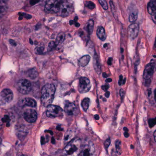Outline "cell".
<instances>
[{
  "label": "cell",
  "mask_w": 156,
  "mask_h": 156,
  "mask_svg": "<svg viewBox=\"0 0 156 156\" xmlns=\"http://www.w3.org/2000/svg\"><path fill=\"white\" fill-rule=\"evenodd\" d=\"M81 149V140L78 138L73 139L65 147L61 156H79Z\"/></svg>",
  "instance_id": "cell-1"
},
{
  "label": "cell",
  "mask_w": 156,
  "mask_h": 156,
  "mask_svg": "<svg viewBox=\"0 0 156 156\" xmlns=\"http://www.w3.org/2000/svg\"><path fill=\"white\" fill-rule=\"evenodd\" d=\"M55 92L53 84H46L41 90V100L44 106L48 107L52 103Z\"/></svg>",
  "instance_id": "cell-2"
},
{
  "label": "cell",
  "mask_w": 156,
  "mask_h": 156,
  "mask_svg": "<svg viewBox=\"0 0 156 156\" xmlns=\"http://www.w3.org/2000/svg\"><path fill=\"white\" fill-rule=\"evenodd\" d=\"M74 11V7L72 3L68 1H62L60 6L57 15L63 18L68 17Z\"/></svg>",
  "instance_id": "cell-3"
},
{
  "label": "cell",
  "mask_w": 156,
  "mask_h": 156,
  "mask_svg": "<svg viewBox=\"0 0 156 156\" xmlns=\"http://www.w3.org/2000/svg\"><path fill=\"white\" fill-rule=\"evenodd\" d=\"M17 87L20 93L26 95L28 94L31 91L32 89V84L28 80L23 79L20 80L18 81Z\"/></svg>",
  "instance_id": "cell-4"
},
{
  "label": "cell",
  "mask_w": 156,
  "mask_h": 156,
  "mask_svg": "<svg viewBox=\"0 0 156 156\" xmlns=\"http://www.w3.org/2000/svg\"><path fill=\"white\" fill-rule=\"evenodd\" d=\"M62 2V1H59V0L49 1L45 4V10L47 13H58Z\"/></svg>",
  "instance_id": "cell-5"
},
{
  "label": "cell",
  "mask_w": 156,
  "mask_h": 156,
  "mask_svg": "<svg viewBox=\"0 0 156 156\" xmlns=\"http://www.w3.org/2000/svg\"><path fill=\"white\" fill-rule=\"evenodd\" d=\"M63 113V109L60 107L51 105L47 107L46 115L49 118H55L62 116Z\"/></svg>",
  "instance_id": "cell-6"
},
{
  "label": "cell",
  "mask_w": 156,
  "mask_h": 156,
  "mask_svg": "<svg viewBox=\"0 0 156 156\" xmlns=\"http://www.w3.org/2000/svg\"><path fill=\"white\" fill-rule=\"evenodd\" d=\"M13 94L9 89H5L0 93V105H5L12 101Z\"/></svg>",
  "instance_id": "cell-7"
},
{
  "label": "cell",
  "mask_w": 156,
  "mask_h": 156,
  "mask_svg": "<svg viewBox=\"0 0 156 156\" xmlns=\"http://www.w3.org/2000/svg\"><path fill=\"white\" fill-rule=\"evenodd\" d=\"M95 151L94 143L92 141H89L82 148L81 147L79 156H95Z\"/></svg>",
  "instance_id": "cell-8"
},
{
  "label": "cell",
  "mask_w": 156,
  "mask_h": 156,
  "mask_svg": "<svg viewBox=\"0 0 156 156\" xmlns=\"http://www.w3.org/2000/svg\"><path fill=\"white\" fill-rule=\"evenodd\" d=\"M91 84L88 78L82 77L80 78L79 82L78 90L81 94L87 93L90 90Z\"/></svg>",
  "instance_id": "cell-9"
},
{
  "label": "cell",
  "mask_w": 156,
  "mask_h": 156,
  "mask_svg": "<svg viewBox=\"0 0 156 156\" xmlns=\"http://www.w3.org/2000/svg\"><path fill=\"white\" fill-rule=\"evenodd\" d=\"M24 119L27 122L30 123L35 122L37 118L36 111L33 109H27L23 114Z\"/></svg>",
  "instance_id": "cell-10"
},
{
  "label": "cell",
  "mask_w": 156,
  "mask_h": 156,
  "mask_svg": "<svg viewBox=\"0 0 156 156\" xmlns=\"http://www.w3.org/2000/svg\"><path fill=\"white\" fill-rule=\"evenodd\" d=\"M155 63L151 62L148 64L144 70L143 78L145 80H150L153 76L154 73V68H155Z\"/></svg>",
  "instance_id": "cell-11"
},
{
  "label": "cell",
  "mask_w": 156,
  "mask_h": 156,
  "mask_svg": "<svg viewBox=\"0 0 156 156\" xmlns=\"http://www.w3.org/2000/svg\"><path fill=\"white\" fill-rule=\"evenodd\" d=\"M64 110L65 113L69 115H76L78 112V108L75 104L68 101H65Z\"/></svg>",
  "instance_id": "cell-12"
},
{
  "label": "cell",
  "mask_w": 156,
  "mask_h": 156,
  "mask_svg": "<svg viewBox=\"0 0 156 156\" xmlns=\"http://www.w3.org/2000/svg\"><path fill=\"white\" fill-rule=\"evenodd\" d=\"M139 28V26L136 23H133L129 26L128 28V33L130 38L134 39L138 35Z\"/></svg>",
  "instance_id": "cell-13"
},
{
  "label": "cell",
  "mask_w": 156,
  "mask_h": 156,
  "mask_svg": "<svg viewBox=\"0 0 156 156\" xmlns=\"http://www.w3.org/2000/svg\"><path fill=\"white\" fill-rule=\"evenodd\" d=\"M148 10L149 13L152 16H156V1H151L148 5Z\"/></svg>",
  "instance_id": "cell-14"
},
{
  "label": "cell",
  "mask_w": 156,
  "mask_h": 156,
  "mask_svg": "<svg viewBox=\"0 0 156 156\" xmlns=\"http://www.w3.org/2000/svg\"><path fill=\"white\" fill-rule=\"evenodd\" d=\"M76 132L75 131L72 130H70L66 132L64 137V141L65 143L71 141L75 137Z\"/></svg>",
  "instance_id": "cell-15"
},
{
  "label": "cell",
  "mask_w": 156,
  "mask_h": 156,
  "mask_svg": "<svg viewBox=\"0 0 156 156\" xmlns=\"http://www.w3.org/2000/svg\"><path fill=\"white\" fill-rule=\"evenodd\" d=\"M97 35L98 37L100 40L104 41L106 38L105 31L104 28L102 26H99L97 30Z\"/></svg>",
  "instance_id": "cell-16"
},
{
  "label": "cell",
  "mask_w": 156,
  "mask_h": 156,
  "mask_svg": "<svg viewBox=\"0 0 156 156\" xmlns=\"http://www.w3.org/2000/svg\"><path fill=\"white\" fill-rule=\"evenodd\" d=\"M23 103L25 105L30 107H35L37 106V103L35 99L30 98H25L23 100Z\"/></svg>",
  "instance_id": "cell-17"
},
{
  "label": "cell",
  "mask_w": 156,
  "mask_h": 156,
  "mask_svg": "<svg viewBox=\"0 0 156 156\" xmlns=\"http://www.w3.org/2000/svg\"><path fill=\"white\" fill-rule=\"evenodd\" d=\"M90 57L89 55H85L82 56L79 60V65L81 67H84L88 64L90 61Z\"/></svg>",
  "instance_id": "cell-18"
},
{
  "label": "cell",
  "mask_w": 156,
  "mask_h": 156,
  "mask_svg": "<svg viewBox=\"0 0 156 156\" xmlns=\"http://www.w3.org/2000/svg\"><path fill=\"white\" fill-rule=\"evenodd\" d=\"M94 65L96 71L99 75L101 73V68L96 54L95 55V57H94Z\"/></svg>",
  "instance_id": "cell-19"
},
{
  "label": "cell",
  "mask_w": 156,
  "mask_h": 156,
  "mask_svg": "<svg viewBox=\"0 0 156 156\" xmlns=\"http://www.w3.org/2000/svg\"><path fill=\"white\" fill-rule=\"evenodd\" d=\"M94 25H95V23H94V21L92 20L89 21L88 23H87V31H88L89 35H91L93 33V30H94Z\"/></svg>",
  "instance_id": "cell-20"
},
{
  "label": "cell",
  "mask_w": 156,
  "mask_h": 156,
  "mask_svg": "<svg viewBox=\"0 0 156 156\" xmlns=\"http://www.w3.org/2000/svg\"><path fill=\"white\" fill-rule=\"evenodd\" d=\"M138 18V11H133L130 13L129 15V21L131 23H133L136 21Z\"/></svg>",
  "instance_id": "cell-21"
},
{
  "label": "cell",
  "mask_w": 156,
  "mask_h": 156,
  "mask_svg": "<svg viewBox=\"0 0 156 156\" xmlns=\"http://www.w3.org/2000/svg\"><path fill=\"white\" fill-rule=\"evenodd\" d=\"M90 100L89 98H85L81 102V106H82V108L83 110L85 111H87L88 110V108L89 106V105H90Z\"/></svg>",
  "instance_id": "cell-22"
},
{
  "label": "cell",
  "mask_w": 156,
  "mask_h": 156,
  "mask_svg": "<svg viewBox=\"0 0 156 156\" xmlns=\"http://www.w3.org/2000/svg\"><path fill=\"white\" fill-rule=\"evenodd\" d=\"M65 38V35L64 33H60L59 35H57L56 38V41L55 42V44L56 45H58L59 44H61Z\"/></svg>",
  "instance_id": "cell-23"
},
{
  "label": "cell",
  "mask_w": 156,
  "mask_h": 156,
  "mask_svg": "<svg viewBox=\"0 0 156 156\" xmlns=\"http://www.w3.org/2000/svg\"><path fill=\"white\" fill-rule=\"evenodd\" d=\"M28 76L32 79H35L38 77V72L36 70L31 69L28 72Z\"/></svg>",
  "instance_id": "cell-24"
},
{
  "label": "cell",
  "mask_w": 156,
  "mask_h": 156,
  "mask_svg": "<svg viewBox=\"0 0 156 156\" xmlns=\"http://www.w3.org/2000/svg\"><path fill=\"white\" fill-rule=\"evenodd\" d=\"M115 147H116V151L118 154L120 155L122 152L121 144L120 140H117L115 141Z\"/></svg>",
  "instance_id": "cell-25"
},
{
  "label": "cell",
  "mask_w": 156,
  "mask_h": 156,
  "mask_svg": "<svg viewBox=\"0 0 156 156\" xmlns=\"http://www.w3.org/2000/svg\"><path fill=\"white\" fill-rule=\"evenodd\" d=\"M6 6L2 2H0V18H1L4 15L6 11Z\"/></svg>",
  "instance_id": "cell-26"
},
{
  "label": "cell",
  "mask_w": 156,
  "mask_h": 156,
  "mask_svg": "<svg viewBox=\"0 0 156 156\" xmlns=\"http://www.w3.org/2000/svg\"><path fill=\"white\" fill-rule=\"evenodd\" d=\"M109 4H110L112 12L113 14L114 17L116 18V17H115V15H116V9H115V7L113 2L112 1H110L109 2Z\"/></svg>",
  "instance_id": "cell-27"
},
{
  "label": "cell",
  "mask_w": 156,
  "mask_h": 156,
  "mask_svg": "<svg viewBox=\"0 0 156 156\" xmlns=\"http://www.w3.org/2000/svg\"><path fill=\"white\" fill-rule=\"evenodd\" d=\"M86 7L88 8L89 9L93 10L95 7V3H93L92 2H87L85 4Z\"/></svg>",
  "instance_id": "cell-28"
},
{
  "label": "cell",
  "mask_w": 156,
  "mask_h": 156,
  "mask_svg": "<svg viewBox=\"0 0 156 156\" xmlns=\"http://www.w3.org/2000/svg\"><path fill=\"white\" fill-rule=\"evenodd\" d=\"M99 2L104 9H105V10H108V6L107 3L106 1H105V0H100V1H99Z\"/></svg>",
  "instance_id": "cell-29"
},
{
  "label": "cell",
  "mask_w": 156,
  "mask_h": 156,
  "mask_svg": "<svg viewBox=\"0 0 156 156\" xmlns=\"http://www.w3.org/2000/svg\"><path fill=\"white\" fill-rule=\"evenodd\" d=\"M43 51H44V48L41 47V46L37 47L36 49H35L36 53L37 54H42Z\"/></svg>",
  "instance_id": "cell-30"
},
{
  "label": "cell",
  "mask_w": 156,
  "mask_h": 156,
  "mask_svg": "<svg viewBox=\"0 0 156 156\" xmlns=\"http://www.w3.org/2000/svg\"><path fill=\"white\" fill-rule=\"evenodd\" d=\"M156 124V120L155 119H151L149 121V124L151 127H153Z\"/></svg>",
  "instance_id": "cell-31"
},
{
  "label": "cell",
  "mask_w": 156,
  "mask_h": 156,
  "mask_svg": "<svg viewBox=\"0 0 156 156\" xmlns=\"http://www.w3.org/2000/svg\"><path fill=\"white\" fill-rule=\"evenodd\" d=\"M110 144V139L108 138L107 140H106L105 142V147L106 149H107L108 147H109V145Z\"/></svg>",
  "instance_id": "cell-32"
},
{
  "label": "cell",
  "mask_w": 156,
  "mask_h": 156,
  "mask_svg": "<svg viewBox=\"0 0 156 156\" xmlns=\"http://www.w3.org/2000/svg\"><path fill=\"white\" fill-rule=\"evenodd\" d=\"M56 45H55V42L52 41V42H50L49 44V47L50 49H53V48H55L56 46Z\"/></svg>",
  "instance_id": "cell-33"
},
{
  "label": "cell",
  "mask_w": 156,
  "mask_h": 156,
  "mask_svg": "<svg viewBox=\"0 0 156 156\" xmlns=\"http://www.w3.org/2000/svg\"><path fill=\"white\" fill-rule=\"evenodd\" d=\"M108 88H109V86L108 84H106V85H103L102 86V89H103L105 91H107Z\"/></svg>",
  "instance_id": "cell-34"
},
{
  "label": "cell",
  "mask_w": 156,
  "mask_h": 156,
  "mask_svg": "<svg viewBox=\"0 0 156 156\" xmlns=\"http://www.w3.org/2000/svg\"><path fill=\"white\" fill-rule=\"evenodd\" d=\"M145 85L146 86H149L151 83V79L145 80Z\"/></svg>",
  "instance_id": "cell-35"
},
{
  "label": "cell",
  "mask_w": 156,
  "mask_h": 156,
  "mask_svg": "<svg viewBox=\"0 0 156 156\" xmlns=\"http://www.w3.org/2000/svg\"><path fill=\"white\" fill-rule=\"evenodd\" d=\"M123 80V79L122 76L121 75V76H120V79H119V85H120V86H121Z\"/></svg>",
  "instance_id": "cell-36"
},
{
  "label": "cell",
  "mask_w": 156,
  "mask_h": 156,
  "mask_svg": "<svg viewBox=\"0 0 156 156\" xmlns=\"http://www.w3.org/2000/svg\"><path fill=\"white\" fill-rule=\"evenodd\" d=\"M3 122L2 121V119L1 117H0V130L2 128V126H3Z\"/></svg>",
  "instance_id": "cell-37"
},
{
  "label": "cell",
  "mask_w": 156,
  "mask_h": 156,
  "mask_svg": "<svg viewBox=\"0 0 156 156\" xmlns=\"http://www.w3.org/2000/svg\"><path fill=\"white\" fill-rule=\"evenodd\" d=\"M120 95H121V97L122 98L124 96V91L123 89H121V90H120Z\"/></svg>",
  "instance_id": "cell-38"
},
{
  "label": "cell",
  "mask_w": 156,
  "mask_h": 156,
  "mask_svg": "<svg viewBox=\"0 0 156 156\" xmlns=\"http://www.w3.org/2000/svg\"><path fill=\"white\" fill-rule=\"evenodd\" d=\"M112 59L111 58H109V59H108V63L109 65H111V63H112Z\"/></svg>",
  "instance_id": "cell-39"
},
{
  "label": "cell",
  "mask_w": 156,
  "mask_h": 156,
  "mask_svg": "<svg viewBox=\"0 0 156 156\" xmlns=\"http://www.w3.org/2000/svg\"><path fill=\"white\" fill-rule=\"evenodd\" d=\"M124 136L125 138H128L129 136V133H128V131H125L124 133Z\"/></svg>",
  "instance_id": "cell-40"
},
{
  "label": "cell",
  "mask_w": 156,
  "mask_h": 156,
  "mask_svg": "<svg viewBox=\"0 0 156 156\" xmlns=\"http://www.w3.org/2000/svg\"><path fill=\"white\" fill-rule=\"evenodd\" d=\"M105 95L106 97L108 98L109 97V95H110V93L108 91H106Z\"/></svg>",
  "instance_id": "cell-41"
},
{
  "label": "cell",
  "mask_w": 156,
  "mask_h": 156,
  "mask_svg": "<svg viewBox=\"0 0 156 156\" xmlns=\"http://www.w3.org/2000/svg\"><path fill=\"white\" fill-rule=\"evenodd\" d=\"M112 81V79L110 78H109L107 79L106 80V82H111V81Z\"/></svg>",
  "instance_id": "cell-42"
},
{
  "label": "cell",
  "mask_w": 156,
  "mask_h": 156,
  "mask_svg": "<svg viewBox=\"0 0 156 156\" xmlns=\"http://www.w3.org/2000/svg\"><path fill=\"white\" fill-rule=\"evenodd\" d=\"M103 75V77H104V78H107L108 77L107 74L106 73H105V72L103 73V75Z\"/></svg>",
  "instance_id": "cell-43"
},
{
  "label": "cell",
  "mask_w": 156,
  "mask_h": 156,
  "mask_svg": "<svg viewBox=\"0 0 156 156\" xmlns=\"http://www.w3.org/2000/svg\"><path fill=\"white\" fill-rule=\"evenodd\" d=\"M75 23V22L74 21L71 20L70 21V25H71L74 24V23Z\"/></svg>",
  "instance_id": "cell-44"
},
{
  "label": "cell",
  "mask_w": 156,
  "mask_h": 156,
  "mask_svg": "<svg viewBox=\"0 0 156 156\" xmlns=\"http://www.w3.org/2000/svg\"><path fill=\"white\" fill-rule=\"evenodd\" d=\"M95 118L96 120H98L99 119V116H98V115H95Z\"/></svg>",
  "instance_id": "cell-45"
},
{
  "label": "cell",
  "mask_w": 156,
  "mask_h": 156,
  "mask_svg": "<svg viewBox=\"0 0 156 156\" xmlns=\"http://www.w3.org/2000/svg\"><path fill=\"white\" fill-rule=\"evenodd\" d=\"M123 130H124L125 131H128V129H127L126 127H124V128H123Z\"/></svg>",
  "instance_id": "cell-46"
},
{
  "label": "cell",
  "mask_w": 156,
  "mask_h": 156,
  "mask_svg": "<svg viewBox=\"0 0 156 156\" xmlns=\"http://www.w3.org/2000/svg\"><path fill=\"white\" fill-rule=\"evenodd\" d=\"M123 81H122L123 82H122V83L123 84H125V81H126V78H124V80H123Z\"/></svg>",
  "instance_id": "cell-47"
},
{
  "label": "cell",
  "mask_w": 156,
  "mask_h": 156,
  "mask_svg": "<svg viewBox=\"0 0 156 156\" xmlns=\"http://www.w3.org/2000/svg\"><path fill=\"white\" fill-rule=\"evenodd\" d=\"M156 131H155L154 133V140H155V141H156Z\"/></svg>",
  "instance_id": "cell-48"
},
{
  "label": "cell",
  "mask_w": 156,
  "mask_h": 156,
  "mask_svg": "<svg viewBox=\"0 0 156 156\" xmlns=\"http://www.w3.org/2000/svg\"><path fill=\"white\" fill-rule=\"evenodd\" d=\"M148 96H149L151 94V90H150L149 91H148Z\"/></svg>",
  "instance_id": "cell-49"
},
{
  "label": "cell",
  "mask_w": 156,
  "mask_h": 156,
  "mask_svg": "<svg viewBox=\"0 0 156 156\" xmlns=\"http://www.w3.org/2000/svg\"><path fill=\"white\" fill-rule=\"evenodd\" d=\"M107 44H105V45H104V48H106V47H107Z\"/></svg>",
  "instance_id": "cell-50"
},
{
  "label": "cell",
  "mask_w": 156,
  "mask_h": 156,
  "mask_svg": "<svg viewBox=\"0 0 156 156\" xmlns=\"http://www.w3.org/2000/svg\"><path fill=\"white\" fill-rule=\"evenodd\" d=\"M2 142V139L1 138H0V145L1 144Z\"/></svg>",
  "instance_id": "cell-51"
},
{
  "label": "cell",
  "mask_w": 156,
  "mask_h": 156,
  "mask_svg": "<svg viewBox=\"0 0 156 156\" xmlns=\"http://www.w3.org/2000/svg\"><path fill=\"white\" fill-rule=\"evenodd\" d=\"M124 50L123 49H122V48H121V53H123V52Z\"/></svg>",
  "instance_id": "cell-52"
},
{
  "label": "cell",
  "mask_w": 156,
  "mask_h": 156,
  "mask_svg": "<svg viewBox=\"0 0 156 156\" xmlns=\"http://www.w3.org/2000/svg\"><path fill=\"white\" fill-rule=\"evenodd\" d=\"M131 148L132 149L133 148V146L132 145H131Z\"/></svg>",
  "instance_id": "cell-53"
},
{
  "label": "cell",
  "mask_w": 156,
  "mask_h": 156,
  "mask_svg": "<svg viewBox=\"0 0 156 156\" xmlns=\"http://www.w3.org/2000/svg\"><path fill=\"white\" fill-rule=\"evenodd\" d=\"M25 156V155H22V156Z\"/></svg>",
  "instance_id": "cell-54"
}]
</instances>
